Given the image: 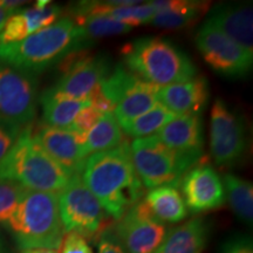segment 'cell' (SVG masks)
<instances>
[{
  "mask_svg": "<svg viewBox=\"0 0 253 253\" xmlns=\"http://www.w3.org/2000/svg\"><path fill=\"white\" fill-rule=\"evenodd\" d=\"M110 73L109 61L106 56L79 55L66 62L63 75L54 86L48 88L52 93L74 100L89 101L90 96Z\"/></svg>",
  "mask_w": 253,
  "mask_h": 253,
  "instance_id": "obj_12",
  "label": "cell"
},
{
  "mask_svg": "<svg viewBox=\"0 0 253 253\" xmlns=\"http://www.w3.org/2000/svg\"><path fill=\"white\" fill-rule=\"evenodd\" d=\"M130 155L141 183L150 190L158 186L177 188L201 158L170 149L155 135L132 141Z\"/></svg>",
  "mask_w": 253,
  "mask_h": 253,
  "instance_id": "obj_6",
  "label": "cell"
},
{
  "mask_svg": "<svg viewBox=\"0 0 253 253\" xmlns=\"http://www.w3.org/2000/svg\"><path fill=\"white\" fill-rule=\"evenodd\" d=\"M209 238V224L195 218L168 231L166 238L155 253H203Z\"/></svg>",
  "mask_w": 253,
  "mask_h": 253,
  "instance_id": "obj_19",
  "label": "cell"
},
{
  "mask_svg": "<svg viewBox=\"0 0 253 253\" xmlns=\"http://www.w3.org/2000/svg\"><path fill=\"white\" fill-rule=\"evenodd\" d=\"M38 103L37 75L0 61V119L23 126H31Z\"/></svg>",
  "mask_w": 253,
  "mask_h": 253,
  "instance_id": "obj_8",
  "label": "cell"
},
{
  "mask_svg": "<svg viewBox=\"0 0 253 253\" xmlns=\"http://www.w3.org/2000/svg\"><path fill=\"white\" fill-rule=\"evenodd\" d=\"M6 226L20 250L58 251L66 235L60 217L58 194L27 190Z\"/></svg>",
  "mask_w": 253,
  "mask_h": 253,
  "instance_id": "obj_4",
  "label": "cell"
},
{
  "mask_svg": "<svg viewBox=\"0 0 253 253\" xmlns=\"http://www.w3.org/2000/svg\"><path fill=\"white\" fill-rule=\"evenodd\" d=\"M23 130V126L0 119V164L12 150Z\"/></svg>",
  "mask_w": 253,
  "mask_h": 253,
  "instance_id": "obj_30",
  "label": "cell"
},
{
  "mask_svg": "<svg viewBox=\"0 0 253 253\" xmlns=\"http://www.w3.org/2000/svg\"><path fill=\"white\" fill-rule=\"evenodd\" d=\"M42 149L69 176L81 175L87 156L84 150V136L69 129H60L41 125L33 134Z\"/></svg>",
  "mask_w": 253,
  "mask_h": 253,
  "instance_id": "obj_13",
  "label": "cell"
},
{
  "mask_svg": "<svg viewBox=\"0 0 253 253\" xmlns=\"http://www.w3.org/2000/svg\"><path fill=\"white\" fill-rule=\"evenodd\" d=\"M158 87L136 78L113 110L120 126L153 108L158 102Z\"/></svg>",
  "mask_w": 253,
  "mask_h": 253,
  "instance_id": "obj_21",
  "label": "cell"
},
{
  "mask_svg": "<svg viewBox=\"0 0 253 253\" xmlns=\"http://www.w3.org/2000/svg\"><path fill=\"white\" fill-rule=\"evenodd\" d=\"M71 177L38 143L31 126L23 128L12 150L0 164V179L14 181L33 191L58 194Z\"/></svg>",
  "mask_w": 253,
  "mask_h": 253,
  "instance_id": "obj_5",
  "label": "cell"
},
{
  "mask_svg": "<svg viewBox=\"0 0 253 253\" xmlns=\"http://www.w3.org/2000/svg\"><path fill=\"white\" fill-rule=\"evenodd\" d=\"M84 13L109 17L132 28L142 24H150L156 11L149 2L126 6L114 5L113 1H82L75 6L72 15Z\"/></svg>",
  "mask_w": 253,
  "mask_h": 253,
  "instance_id": "obj_20",
  "label": "cell"
},
{
  "mask_svg": "<svg viewBox=\"0 0 253 253\" xmlns=\"http://www.w3.org/2000/svg\"><path fill=\"white\" fill-rule=\"evenodd\" d=\"M195 41L205 62L218 74L242 78L251 71L252 56L209 21L199 28Z\"/></svg>",
  "mask_w": 253,
  "mask_h": 253,
  "instance_id": "obj_9",
  "label": "cell"
},
{
  "mask_svg": "<svg viewBox=\"0 0 253 253\" xmlns=\"http://www.w3.org/2000/svg\"><path fill=\"white\" fill-rule=\"evenodd\" d=\"M225 196L232 211L240 220L252 224L253 219V186L240 177L227 173L223 178Z\"/></svg>",
  "mask_w": 253,
  "mask_h": 253,
  "instance_id": "obj_25",
  "label": "cell"
},
{
  "mask_svg": "<svg viewBox=\"0 0 253 253\" xmlns=\"http://www.w3.org/2000/svg\"><path fill=\"white\" fill-rule=\"evenodd\" d=\"M27 189L9 179H0V224H7Z\"/></svg>",
  "mask_w": 253,
  "mask_h": 253,
  "instance_id": "obj_29",
  "label": "cell"
},
{
  "mask_svg": "<svg viewBox=\"0 0 253 253\" xmlns=\"http://www.w3.org/2000/svg\"><path fill=\"white\" fill-rule=\"evenodd\" d=\"M61 253H93L84 237L77 232H67L63 237Z\"/></svg>",
  "mask_w": 253,
  "mask_h": 253,
  "instance_id": "obj_32",
  "label": "cell"
},
{
  "mask_svg": "<svg viewBox=\"0 0 253 253\" xmlns=\"http://www.w3.org/2000/svg\"><path fill=\"white\" fill-rule=\"evenodd\" d=\"M122 54L129 72L158 88L188 81L197 75V68L189 56L161 38L132 41L125 46Z\"/></svg>",
  "mask_w": 253,
  "mask_h": 253,
  "instance_id": "obj_3",
  "label": "cell"
},
{
  "mask_svg": "<svg viewBox=\"0 0 253 253\" xmlns=\"http://www.w3.org/2000/svg\"><path fill=\"white\" fill-rule=\"evenodd\" d=\"M80 177L104 212L115 219H120L143 194V184L135 171L126 140L114 149L89 155Z\"/></svg>",
  "mask_w": 253,
  "mask_h": 253,
  "instance_id": "obj_1",
  "label": "cell"
},
{
  "mask_svg": "<svg viewBox=\"0 0 253 253\" xmlns=\"http://www.w3.org/2000/svg\"><path fill=\"white\" fill-rule=\"evenodd\" d=\"M207 7V2L198 1L194 7H190L188 9L175 12H157L153 20L150 21V24L156 27L169 28V30L184 28L189 25L194 24L203 14Z\"/></svg>",
  "mask_w": 253,
  "mask_h": 253,
  "instance_id": "obj_28",
  "label": "cell"
},
{
  "mask_svg": "<svg viewBox=\"0 0 253 253\" xmlns=\"http://www.w3.org/2000/svg\"><path fill=\"white\" fill-rule=\"evenodd\" d=\"M60 217L65 232H77L89 238L102 226L104 210L97 198L84 184L81 177L72 176L68 184L58 192Z\"/></svg>",
  "mask_w": 253,
  "mask_h": 253,
  "instance_id": "obj_7",
  "label": "cell"
},
{
  "mask_svg": "<svg viewBox=\"0 0 253 253\" xmlns=\"http://www.w3.org/2000/svg\"><path fill=\"white\" fill-rule=\"evenodd\" d=\"M209 97V82L202 75L158 90V102L175 115H199L207 107Z\"/></svg>",
  "mask_w": 253,
  "mask_h": 253,
  "instance_id": "obj_17",
  "label": "cell"
},
{
  "mask_svg": "<svg viewBox=\"0 0 253 253\" xmlns=\"http://www.w3.org/2000/svg\"><path fill=\"white\" fill-rule=\"evenodd\" d=\"M61 12L60 6L49 5V1H38L33 7L17 9L0 28V45L26 39L31 34L59 20Z\"/></svg>",
  "mask_w": 253,
  "mask_h": 253,
  "instance_id": "obj_16",
  "label": "cell"
},
{
  "mask_svg": "<svg viewBox=\"0 0 253 253\" xmlns=\"http://www.w3.org/2000/svg\"><path fill=\"white\" fill-rule=\"evenodd\" d=\"M144 202L151 213L163 223H179L188 216L184 198L175 186L151 189Z\"/></svg>",
  "mask_w": 253,
  "mask_h": 253,
  "instance_id": "obj_23",
  "label": "cell"
},
{
  "mask_svg": "<svg viewBox=\"0 0 253 253\" xmlns=\"http://www.w3.org/2000/svg\"><path fill=\"white\" fill-rule=\"evenodd\" d=\"M0 253H6V245L1 233H0Z\"/></svg>",
  "mask_w": 253,
  "mask_h": 253,
  "instance_id": "obj_37",
  "label": "cell"
},
{
  "mask_svg": "<svg viewBox=\"0 0 253 253\" xmlns=\"http://www.w3.org/2000/svg\"><path fill=\"white\" fill-rule=\"evenodd\" d=\"M73 20L80 28L82 37L87 45L100 38L125 34L131 30L128 25L100 14H74Z\"/></svg>",
  "mask_w": 253,
  "mask_h": 253,
  "instance_id": "obj_26",
  "label": "cell"
},
{
  "mask_svg": "<svg viewBox=\"0 0 253 253\" xmlns=\"http://www.w3.org/2000/svg\"><path fill=\"white\" fill-rule=\"evenodd\" d=\"M175 114L157 102L150 110L142 114L132 121L121 126L122 131L129 137L143 138L156 134L168 122L175 118Z\"/></svg>",
  "mask_w": 253,
  "mask_h": 253,
  "instance_id": "obj_27",
  "label": "cell"
},
{
  "mask_svg": "<svg viewBox=\"0 0 253 253\" xmlns=\"http://www.w3.org/2000/svg\"><path fill=\"white\" fill-rule=\"evenodd\" d=\"M20 253H59L56 250H49V249H28V250H21Z\"/></svg>",
  "mask_w": 253,
  "mask_h": 253,
  "instance_id": "obj_36",
  "label": "cell"
},
{
  "mask_svg": "<svg viewBox=\"0 0 253 253\" xmlns=\"http://www.w3.org/2000/svg\"><path fill=\"white\" fill-rule=\"evenodd\" d=\"M26 4L25 1H8V0H0V28L9 15L13 14L21 5Z\"/></svg>",
  "mask_w": 253,
  "mask_h": 253,
  "instance_id": "obj_34",
  "label": "cell"
},
{
  "mask_svg": "<svg viewBox=\"0 0 253 253\" xmlns=\"http://www.w3.org/2000/svg\"><path fill=\"white\" fill-rule=\"evenodd\" d=\"M210 24L235 41L253 58V11L251 2H223L211 8Z\"/></svg>",
  "mask_w": 253,
  "mask_h": 253,
  "instance_id": "obj_15",
  "label": "cell"
},
{
  "mask_svg": "<svg viewBox=\"0 0 253 253\" xmlns=\"http://www.w3.org/2000/svg\"><path fill=\"white\" fill-rule=\"evenodd\" d=\"M40 103L42 106L43 125L60 129H69L77 115L90 101L74 100L62 96L46 89L41 94Z\"/></svg>",
  "mask_w": 253,
  "mask_h": 253,
  "instance_id": "obj_22",
  "label": "cell"
},
{
  "mask_svg": "<svg viewBox=\"0 0 253 253\" xmlns=\"http://www.w3.org/2000/svg\"><path fill=\"white\" fill-rule=\"evenodd\" d=\"M114 233L128 253H155L168 227L151 213L144 201H138L118 219Z\"/></svg>",
  "mask_w": 253,
  "mask_h": 253,
  "instance_id": "obj_10",
  "label": "cell"
},
{
  "mask_svg": "<svg viewBox=\"0 0 253 253\" xmlns=\"http://www.w3.org/2000/svg\"><path fill=\"white\" fill-rule=\"evenodd\" d=\"M210 148L214 162L219 167L238 162L246 148L244 122L221 99L214 101L211 112Z\"/></svg>",
  "mask_w": 253,
  "mask_h": 253,
  "instance_id": "obj_11",
  "label": "cell"
},
{
  "mask_svg": "<svg viewBox=\"0 0 253 253\" xmlns=\"http://www.w3.org/2000/svg\"><path fill=\"white\" fill-rule=\"evenodd\" d=\"M155 136L177 153L198 157L203 154V121L199 115H176Z\"/></svg>",
  "mask_w": 253,
  "mask_h": 253,
  "instance_id": "obj_18",
  "label": "cell"
},
{
  "mask_svg": "<svg viewBox=\"0 0 253 253\" xmlns=\"http://www.w3.org/2000/svg\"><path fill=\"white\" fill-rule=\"evenodd\" d=\"M97 253H128L123 248L121 242L115 236L114 231H104L100 236L97 244Z\"/></svg>",
  "mask_w": 253,
  "mask_h": 253,
  "instance_id": "obj_33",
  "label": "cell"
},
{
  "mask_svg": "<svg viewBox=\"0 0 253 253\" xmlns=\"http://www.w3.org/2000/svg\"><path fill=\"white\" fill-rule=\"evenodd\" d=\"M101 116H102V113L99 112L96 108H94L91 104H89V106L84 107L78 114L77 118L73 121V125L69 128V130H73L80 136H84L96 125V122L101 119Z\"/></svg>",
  "mask_w": 253,
  "mask_h": 253,
  "instance_id": "obj_31",
  "label": "cell"
},
{
  "mask_svg": "<svg viewBox=\"0 0 253 253\" xmlns=\"http://www.w3.org/2000/svg\"><path fill=\"white\" fill-rule=\"evenodd\" d=\"M181 183L186 209L194 213L213 210L225 202L223 182L212 167L203 164L191 168Z\"/></svg>",
  "mask_w": 253,
  "mask_h": 253,
  "instance_id": "obj_14",
  "label": "cell"
},
{
  "mask_svg": "<svg viewBox=\"0 0 253 253\" xmlns=\"http://www.w3.org/2000/svg\"><path fill=\"white\" fill-rule=\"evenodd\" d=\"M125 141L123 131L113 113H103L99 121L84 135V150L88 157L119 147Z\"/></svg>",
  "mask_w": 253,
  "mask_h": 253,
  "instance_id": "obj_24",
  "label": "cell"
},
{
  "mask_svg": "<svg viewBox=\"0 0 253 253\" xmlns=\"http://www.w3.org/2000/svg\"><path fill=\"white\" fill-rule=\"evenodd\" d=\"M84 46L87 42L74 20L62 17L19 42L0 45V61L37 75Z\"/></svg>",
  "mask_w": 253,
  "mask_h": 253,
  "instance_id": "obj_2",
  "label": "cell"
},
{
  "mask_svg": "<svg viewBox=\"0 0 253 253\" xmlns=\"http://www.w3.org/2000/svg\"><path fill=\"white\" fill-rule=\"evenodd\" d=\"M221 253H253V250L251 242H249L248 239H239L230 243Z\"/></svg>",
  "mask_w": 253,
  "mask_h": 253,
  "instance_id": "obj_35",
  "label": "cell"
}]
</instances>
